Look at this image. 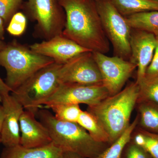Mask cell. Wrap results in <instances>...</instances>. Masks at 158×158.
<instances>
[{
	"label": "cell",
	"mask_w": 158,
	"mask_h": 158,
	"mask_svg": "<svg viewBox=\"0 0 158 158\" xmlns=\"http://www.w3.org/2000/svg\"><path fill=\"white\" fill-rule=\"evenodd\" d=\"M57 1L66 15L62 35L91 52H109L110 43L102 26L96 0Z\"/></svg>",
	"instance_id": "obj_1"
},
{
	"label": "cell",
	"mask_w": 158,
	"mask_h": 158,
	"mask_svg": "<svg viewBox=\"0 0 158 158\" xmlns=\"http://www.w3.org/2000/svg\"><path fill=\"white\" fill-rule=\"evenodd\" d=\"M139 86L132 82L118 93L110 95L98 104L88 106L107 133L111 144L129 126L130 118L138 102Z\"/></svg>",
	"instance_id": "obj_2"
},
{
	"label": "cell",
	"mask_w": 158,
	"mask_h": 158,
	"mask_svg": "<svg viewBox=\"0 0 158 158\" xmlns=\"http://www.w3.org/2000/svg\"><path fill=\"white\" fill-rule=\"evenodd\" d=\"M40 120L48 130L52 142L63 152L75 153L85 158H96L109 144L94 141L77 123L58 120L48 110L37 113Z\"/></svg>",
	"instance_id": "obj_3"
},
{
	"label": "cell",
	"mask_w": 158,
	"mask_h": 158,
	"mask_svg": "<svg viewBox=\"0 0 158 158\" xmlns=\"http://www.w3.org/2000/svg\"><path fill=\"white\" fill-rule=\"evenodd\" d=\"M55 62L30 47L13 41L0 51V65L6 71V85L13 90L41 69ZM11 91V92H12Z\"/></svg>",
	"instance_id": "obj_4"
},
{
	"label": "cell",
	"mask_w": 158,
	"mask_h": 158,
	"mask_svg": "<svg viewBox=\"0 0 158 158\" xmlns=\"http://www.w3.org/2000/svg\"><path fill=\"white\" fill-rule=\"evenodd\" d=\"M62 65L54 62L41 69L11 92V95L25 110L37 115L44 102L61 84L59 73Z\"/></svg>",
	"instance_id": "obj_5"
},
{
	"label": "cell",
	"mask_w": 158,
	"mask_h": 158,
	"mask_svg": "<svg viewBox=\"0 0 158 158\" xmlns=\"http://www.w3.org/2000/svg\"><path fill=\"white\" fill-rule=\"evenodd\" d=\"M103 28L113 46L114 56L129 61L132 28L110 0H96Z\"/></svg>",
	"instance_id": "obj_6"
},
{
	"label": "cell",
	"mask_w": 158,
	"mask_h": 158,
	"mask_svg": "<svg viewBox=\"0 0 158 158\" xmlns=\"http://www.w3.org/2000/svg\"><path fill=\"white\" fill-rule=\"evenodd\" d=\"M37 29L45 40L62 35L66 23L64 9L57 0H27L23 5Z\"/></svg>",
	"instance_id": "obj_7"
},
{
	"label": "cell",
	"mask_w": 158,
	"mask_h": 158,
	"mask_svg": "<svg viewBox=\"0 0 158 158\" xmlns=\"http://www.w3.org/2000/svg\"><path fill=\"white\" fill-rule=\"evenodd\" d=\"M109 96V92L102 84L87 85L61 83L53 94L43 105L46 109L52 105L60 103L85 104L92 106Z\"/></svg>",
	"instance_id": "obj_8"
},
{
	"label": "cell",
	"mask_w": 158,
	"mask_h": 158,
	"mask_svg": "<svg viewBox=\"0 0 158 158\" xmlns=\"http://www.w3.org/2000/svg\"><path fill=\"white\" fill-rule=\"evenodd\" d=\"M92 52L101 75L102 84L110 95L118 93L122 90L137 66L120 57H109L101 53Z\"/></svg>",
	"instance_id": "obj_9"
},
{
	"label": "cell",
	"mask_w": 158,
	"mask_h": 158,
	"mask_svg": "<svg viewBox=\"0 0 158 158\" xmlns=\"http://www.w3.org/2000/svg\"><path fill=\"white\" fill-rule=\"evenodd\" d=\"M59 81L60 83L102 84L101 75L92 52L79 54L62 65L59 73Z\"/></svg>",
	"instance_id": "obj_10"
},
{
	"label": "cell",
	"mask_w": 158,
	"mask_h": 158,
	"mask_svg": "<svg viewBox=\"0 0 158 158\" xmlns=\"http://www.w3.org/2000/svg\"><path fill=\"white\" fill-rule=\"evenodd\" d=\"M156 42V38L153 34L143 30L132 28L129 61L137 67L136 82L144 77L153 56Z\"/></svg>",
	"instance_id": "obj_11"
},
{
	"label": "cell",
	"mask_w": 158,
	"mask_h": 158,
	"mask_svg": "<svg viewBox=\"0 0 158 158\" xmlns=\"http://www.w3.org/2000/svg\"><path fill=\"white\" fill-rule=\"evenodd\" d=\"M29 47L35 52L51 58L60 65L65 64L79 54L90 51L62 34L42 42L34 43Z\"/></svg>",
	"instance_id": "obj_12"
},
{
	"label": "cell",
	"mask_w": 158,
	"mask_h": 158,
	"mask_svg": "<svg viewBox=\"0 0 158 158\" xmlns=\"http://www.w3.org/2000/svg\"><path fill=\"white\" fill-rule=\"evenodd\" d=\"M2 105L5 116L1 133V143L5 147L20 144L19 119L24 109L11 94L3 98Z\"/></svg>",
	"instance_id": "obj_13"
},
{
	"label": "cell",
	"mask_w": 158,
	"mask_h": 158,
	"mask_svg": "<svg viewBox=\"0 0 158 158\" xmlns=\"http://www.w3.org/2000/svg\"><path fill=\"white\" fill-rule=\"evenodd\" d=\"M35 116L34 113L24 110L20 117V144L23 147H41L52 142L48 130L37 120Z\"/></svg>",
	"instance_id": "obj_14"
},
{
	"label": "cell",
	"mask_w": 158,
	"mask_h": 158,
	"mask_svg": "<svg viewBox=\"0 0 158 158\" xmlns=\"http://www.w3.org/2000/svg\"><path fill=\"white\" fill-rule=\"evenodd\" d=\"M64 152L53 142L41 147L27 148L21 145L3 149L0 158H61Z\"/></svg>",
	"instance_id": "obj_15"
},
{
	"label": "cell",
	"mask_w": 158,
	"mask_h": 158,
	"mask_svg": "<svg viewBox=\"0 0 158 158\" xmlns=\"http://www.w3.org/2000/svg\"><path fill=\"white\" fill-rule=\"evenodd\" d=\"M124 17L132 15L158 11V1L156 0H110Z\"/></svg>",
	"instance_id": "obj_16"
},
{
	"label": "cell",
	"mask_w": 158,
	"mask_h": 158,
	"mask_svg": "<svg viewBox=\"0 0 158 158\" xmlns=\"http://www.w3.org/2000/svg\"><path fill=\"white\" fill-rule=\"evenodd\" d=\"M138 123L141 128L158 134V104L150 101L138 103Z\"/></svg>",
	"instance_id": "obj_17"
},
{
	"label": "cell",
	"mask_w": 158,
	"mask_h": 158,
	"mask_svg": "<svg viewBox=\"0 0 158 158\" xmlns=\"http://www.w3.org/2000/svg\"><path fill=\"white\" fill-rule=\"evenodd\" d=\"M77 123L85 129L94 141L110 145L107 133L97 118L90 112L82 110Z\"/></svg>",
	"instance_id": "obj_18"
},
{
	"label": "cell",
	"mask_w": 158,
	"mask_h": 158,
	"mask_svg": "<svg viewBox=\"0 0 158 158\" xmlns=\"http://www.w3.org/2000/svg\"><path fill=\"white\" fill-rule=\"evenodd\" d=\"M125 17L132 28L147 31L158 38V11L141 12Z\"/></svg>",
	"instance_id": "obj_19"
},
{
	"label": "cell",
	"mask_w": 158,
	"mask_h": 158,
	"mask_svg": "<svg viewBox=\"0 0 158 158\" xmlns=\"http://www.w3.org/2000/svg\"><path fill=\"white\" fill-rule=\"evenodd\" d=\"M138 124V116L123 133L96 158H122L123 152L130 142L134 130Z\"/></svg>",
	"instance_id": "obj_20"
},
{
	"label": "cell",
	"mask_w": 158,
	"mask_h": 158,
	"mask_svg": "<svg viewBox=\"0 0 158 158\" xmlns=\"http://www.w3.org/2000/svg\"><path fill=\"white\" fill-rule=\"evenodd\" d=\"M133 142L142 147L152 158H158V134L140 129L134 137Z\"/></svg>",
	"instance_id": "obj_21"
},
{
	"label": "cell",
	"mask_w": 158,
	"mask_h": 158,
	"mask_svg": "<svg viewBox=\"0 0 158 158\" xmlns=\"http://www.w3.org/2000/svg\"><path fill=\"white\" fill-rule=\"evenodd\" d=\"M48 109H51L54 116L60 121L77 123L82 110L78 104L60 103L52 105Z\"/></svg>",
	"instance_id": "obj_22"
},
{
	"label": "cell",
	"mask_w": 158,
	"mask_h": 158,
	"mask_svg": "<svg viewBox=\"0 0 158 158\" xmlns=\"http://www.w3.org/2000/svg\"><path fill=\"white\" fill-rule=\"evenodd\" d=\"M139 96L138 102L150 101L158 104V78H143L138 82Z\"/></svg>",
	"instance_id": "obj_23"
},
{
	"label": "cell",
	"mask_w": 158,
	"mask_h": 158,
	"mask_svg": "<svg viewBox=\"0 0 158 158\" xmlns=\"http://www.w3.org/2000/svg\"><path fill=\"white\" fill-rule=\"evenodd\" d=\"M23 5V0H0V16L5 25Z\"/></svg>",
	"instance_id": "obj_24"
},
{
	"label": "cell",
	"mask_w": 158,
	"mask_h": 158,
	"mask_svg": "<svg viewBox=\"0 0 158 158\" xmlns=\"http://www.w3.org/2000/svg\"><path fill=\"white\" fill-rule=\"evenodd\" d=\"M27 25V19L22 12H17L11 18L6 30L10 35L20 36L25 31Z\"/></svg>",
	"instance_id": "obj_25"
},
{
	"label": "cell",
	"mask_w": 158,
	"mask_h": 158,
	"mask_svg": "<svg viewBox=\"0 0 158 158\" xmlns=\"http://www.w3.org/2000/svg\"><path fill=\"white\" fill-rule=\"evenodd\" d=\"M130 142L127 144V148L126 146L124 158H152L144 148L133 142L131 143Z\"/></svg>",
	"instance_id": "obj_26"
},
{
	"label": "cell",
	"mask_w": 158,
	"mask_h": 158,
	"mask_svg": "<svg viewBox=\"0 0 158 158\" xmlns=\"http://www.w3.org/2000/svg\"><path fill=\"white\" fill-rule=\"evenodd\" d=\"M157 42L155 50L151 62L146 70L144 77L147 79L158 78V38H156Z\"/></svg>",
	"instance_id": "obj_27"
},
{
	"label": "cell",
	"mask_w": 158,
	"mask_h": 158,
	"mask_svg": "<svg viewBox=\"0 0 158 158\" xmlns=\"http://www.w3.org/2000/svg\"><path fill=\"white\" fill-rule=\"evenodd\" d=\"M6 45L3 40H0V51L2 50L4 47ZM12 90L7 86L6 82L2 80L0 77V95L2 96V98L8 96L10 95L9 93L11 92Z\"/></svg>",
	"instance_id": "obj_28"
},
{
	"label": "cell",
	"mask_w": 158,
	"mask_h": 158,
	"mask_svg": "<svg viewBox=\"0 0 158 158\" xmlns=\"http://www.w3.org/2000/svg\"><path fill=\"white\" fill-rule=\"evenodd\" d=\"M61 158H85L75 153L64 152Z\"/></svg>",
	"instance_id": "obj_29"
},
{
	"label": "cell",
	"mask_w": 158,
	"mask_h": 158,
	"mask_svg": "<svg viewBox=\"0 0 158 158\" xmlns=\"http://www.w3.org/2000/svg\"><path fill=\"white\" fill-rule=\"evenodd\" d=\"M4 116H5V112H4V108L2 105H0V144L2 143H1V133H2Z\"/></svg>",
	"instance_id": "obj_30"
},
{
	"label": "cell",
	"mask_w": 158,
	"mask_h": 158,
	"mask_svg": "<svg viewBox=\"0 0 158 158\" xmlns=\"http://www.w3.org/2000/svg\"><path fill=\"white\" fill-rule=\"evenodd\" d=\"M5 23L2 19L0 16V40H3L5 35Z\"/></svg>",
	"instance_id": "obj_31"
},
{
	"label": "cell",
	"mask_w": 158,
	"mask_h": 158,
	"mask_svg": "<svg viewBox=\"0 0 158 158\" xmlns=\"http://www.w3.org/2000/svg\"><path fill=\"white\" fill-rule=\"evenodd\" d=\"M2 96L0 95V102H2Z\"/></svg>",
	"instance_id": "obj_32"
},
{
	"label": "cell",
	"mask_w": 158,
	"mask_h": 158,
	"mask_svg": "<svg viewBox=\"0 0 158 158\" xmlns=\"http://www.w3.org/2000/svg\"><path fill=\"white\" fill-rule=\"evenodd\" d=\"M156 1H158V0H156Z\"/></svg>",
	"instance_id": "obj_33"
}]
</instances>
